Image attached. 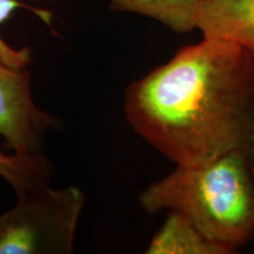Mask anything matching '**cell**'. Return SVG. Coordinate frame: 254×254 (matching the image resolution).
I'll list each match as a JSON object with an SVG mask.
<instances>
[{
    "label": "cell",
    "instance_id": "cell-1",
    "mask_svg": "<svg viewBox=\"0 0 254 254\" xmlns=\"http://www.w3.org/2000/svg\"><path fill=\"white\" fill-rule=\"evenodd\" d=\"M124 107L132 128L177 166L246 151L254 128V52L204 38L133 81Z\"/></svg>",
    "mask_w": 254,
    "mask_h": 254
},
{
    "label": "cell",
    "instance_id": "cell-2",
    "mask_svg": "<svg viewBox=\"0 0 254 254\" xmlns=\"http://www.w3.org/2000/svg\"><path fill=\"white\" fill-rule=\"evenodd\" d=\"M148 213L176 211L232 253L254 237V179L245 151L198 166H178L139 194Z\"/></svg>",
    "mask_w": 254,
    "mask_h": 254
},
{
    "label": "cell",
    "instance_id": "cell-3",
    "mask_svg": "<svg viewBox=\"0 0 254 254\" xmlns=\"http://www.w3.org/2000/svg\"><path fill=\"white\" fill-rule=\"evenodd\" d=\"M18 195L14 207L0 214V254H71L85 206L80 189L46 185Z\"/></svg>",
    "mask_w": 254,
    "mask_h": 254
},
{
    "label": "cell",
    "instance_id": "cell-4",
    "mask_svg": "<svg viewBox=\"0 0 254 254\" xmlns=\"http://www.w3.org/2000/svg\"><path fill=\"white\" fill-rule=\"evenodd\" d=\"M58 122L34 104L31 93V73L0 64V135L14 154H43L47 132Z\"/></svg>",
    "mask_w": 254,
    "mask_h": 254
},
{
    "label": "cell",
    "instance_id": "cell-5",
    "mask_svg": "<svg viewBox=\"0 0 254 254\" xmlns=\"http://www.w3.org/2000/svg\"><path fill=\"white\" fill-rule=\"evenodd\" d=\"M196 28L204 38L232 41L254 52V0H201Z\"/></svg>",
    "mask_w": 254,
    "mask_h": 254
},
{
    "label": "cell",
    "instance_id": "cell-6",
    "mask_svg": "<svg viewBox=\"0 0 254 254\" xmlns=\"http://www.w3.org/2000/svg\"><path fill=\"white\" fill-rule=\"evenodd\" d=\"M166 220L145 253L147 254H231L225 247L207 239L185 215L168 211Z\"/></svg>",
    "mask_w": 254,
    "mask_h": 254
},
{
    "label": "cell",
    "instance_id": "cell-7",
    "mask_svg": "<svg viewBox=\"0 0 254 254\" xmlns=\"http://www.w3.org/2000/svg\"><path fill=\"white\" fill-rule=\"evenodd\" d=\"M200 5L201 0H111L112 9L154 19L177 33H187L196 28Z\"/></svg>",
    "mask_w": 254,
    "mask_h": 254
},
{
    "label": "cell",
    "instance_id": "cell-8",
    "mask_svg": "<svg viewBox=\"0 0 254 254\" xmlns=\"http://www.w3.org/2000/svg\"><path fill=\"white\" fill-rule=\"evenodd\" d=\"M19 8L32 12L49 26L52 23L53 13L49 9L36 7V6L28 5L20 0H0V27L9 20L12 14ZM31 60L32 53L30 47L25 46L18 50L14 49L8 43H6V40L0 34V64L11 68H27Z\"/></svg>",
    "mask_w": 254,
    "mask_h": 254
},
{
    "label": "cell",
    "instance_id": "cell-9",
    "mask_svg": "<svg viewBox=\"0 0 254 254\" xmlns=\"http://www.w3.org/2000/svg\"><path fill=\"white\" fill-rule=\"evenodd\" d=\"M44 174L45 164L40 157L0 153V176L13 187L15 193L37 185Z\"/></svg>",
    "mask_w": 254,
    "mask_h": 254
},
{
    "label": "cell",
    "instance_id": "cell-10",
    "mask_svg": "<svg viewBox=\"0 0 254 254\" xmlns=\"http://www.w3.org/2000/svg\"><path fill=\"white\" fill-rule=\"evenodd\" d=\"M245 152L247 154V158H249L251 172H252V176H253V179H254V128L252 131V134H251L249 145H247Z\"/></svg>",
    "mask_w": 254,
    "mask_h": 254
}]
</instances>
